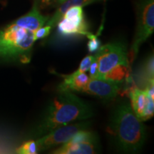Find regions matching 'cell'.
I'll use <instances>...</instances> for the list:
<instances>
[{"label":"cell","instance_id":"44dd1931","mask_svg":"<svg viewBox=\"0 0 154 154\" xmlns=\"http://www.w3.org/2000/svg\"><path fill=\"white\" fill-rule=\"evenodd\" d=\"M51 1H52V0H42V7H45V6L49 5V4L51 2Z\"/></svg>","mask_w":154,"mask_h":154},{"label":"cell","instance_id":"9c48e42d","mask_svg":"<svg viewBox=\"0 0 154 154\" xmlns=\"http://www.w3.org/2000/svg\"><path fill=\"white\" fill-rule=\"evenodd\" d=\"M121 84L99 78H89L82 92L98 96L102 99H113L119 95Z\"/></svg>","mask_w":154,"mask_h":154},{"label":"cell","instance_id":"8992f818","mask_svg":"<svg viewBox=\"0 0 154 154\" xmlns=\"http://www.w3.org/2000/svg\"><path fill=\"white\" fill-rule=\"evenodd\" d=\"M99 152L97 134L88 129L79 131L66 143L49 152L53 154H94Z\"/></svg>","mask_w":154,"mask_h":154},{"label":"cell","instance_id":"5bb4252c","mask_svg":"<svg viewBox=\"0 0 154 154\" xmlns=\"http://www.w3.org/2000/svg\"><path fill=\"white\" fill-rule=\"evenodd\" d=\"M154 61L153 54H151L145 59L140 69V75L138 78L140 79V84L144 88L148 82L151 79H154Z\"/></svg>","mask_w":154,"mask_h":154},{"label":"cell","instance_id":"7c38bea8","mask_svg":"<svg viewBox=\"0 0 154 154\" xmlns=\"http://www.w3.org/2000/svg\"><path fill=\"white\" fill-rule=\"evenodd\" d=\"M101 1H105V0H55L56 3L60 5V6L55 11L53 16L49 17L47 22L46 23V25H49L53 28L60 20L65 11L73 6H80V7H84L92 3Z\"/></svg>","mask_w":154,"mask_h":154},{"label":"cell","instance_id":"e0dca14e","mask_svg":"<svg viewBox=\"0 0 154 154\" xmlns=\"http://www.w3.org/2000/svg\"><path fill=\"white\" fill-rule=\"evenodd\" d=\"M89 41H88L87 44L88 50L90 53H94L99 49V47L101 46V41L98 38V36L94 34H91L90 32L89 34L86 36Z\"/></svg>","mask_w":154,"mask_h":154},{"label":"cell","instance_id":"d6986e66","mask_svg":"<svg viewBox=\"0 0 154 154\" xmlns=\"http://www.w3.org/2000/svg\"><path fill=\"white\" fill-rule=\"evenodd\" d=\"M51 29H52V27L51 26H49V25H46L45 26H42V27L38 29L37 30L34 32V40L36 41V40L47 37L51 32Z\"/></svg>","mask_w":154,"mask_h":154},{"label":"cell","instance_id":"9a60e30c","mask_svg":"<svg viewBox=\"0 0 154 154\" xmlns=\"http://www.w3.org/2000/svg\"><path fill=\"white\" fill-rule=\"evenodd\" d=\"M128 66L119 65L109 71L101 79L122 84L125 79H128Z\"/></svg>","mask_w":154,"mask_h":154},{"label":"cell","instance_id":"52a82bcc","mask_svg":"<svg viewBox=\"0 0 154 154\" xmlns=\"http://www.w3.org/2000/svg\"><path fill=\"white\" fill-rule=\"evenodd\" d=\"M90 124L89 121H79L51 131L36 140L38 151H47L61 146L71 139V138L79 131L88 129Z\"/></svg>","mask_w":154,"mask_h":154},{"label":"cell","instance_id":"ac0fdd59","mask_svg":"<svg viewBox=\"0 0 154 154\" xmlns=\"http://www.w3.org/2000/svg\"><path fill=\"white\" fill-rule=\"evenodd\" d=\"M94 59H95L94 55H88L84 57L81 61L79 67L76 70L77 72L79 73H86V72H88Z\"/></svg>","mask_w":154,"mask_h":154},{"label":"cell","instance_id":"7a4b0ae2","mask_svg":"<svg viewBox=\"0 0 154 154\" xmlns=\"http://www.w3.org/2000/svg\"><path fill=\"white\" fill-rule=\"evenodd\" d=\"M106 132L116 149L125 153L139 151L146 141V127L127 101L121 102L113 111Z\"/></svg>","mask_w":154,"mask_h":154},{"label":"cell","instance_id":"8fae6325","mask_svg":"<svg viewBox=\"0 0 154 154\" xmlns=\"http://www.w3.org/2000/svg\"><path fill=\"white\" fill-rule=\"evenodd\" d=\"M59 76H62L63 80L57 87L58 91H71L82 92L90 78L86 73H79L77 71L72 73V74H60Z\"/></svg>","mask_w":154,"mask_h":154},{"label":"cell","instance_id":"4fadbf2b","mask_svg":"<svg viewBox=\"0 0 154 154\" xmlns=\"http://www.w3.org/2000/svg\"><path fill=\"white\" fill-rule=\"evenodd\" d=\"M128 97L130 99V104L135 114L138 119H140L144 109L146 106L149 99H152L148 96L143 88H134L128 92Z\"/></svg>","mask_w":154,"mask_h":154},{"label":"cell","instance_id":"3957f363","mask_svg":"<svg viewBox=\"0 0 154 154\" xmlns=\"http://www.w3.org/2000/svg\"><path fill=\"white\" fill-rule=\"evenodd\" d=\"M34 42V32L12 23L0 30V58L29 63Z\"/></svg>","mask_w":154,"mask_h":154},{"label":"cell","instance_id":"277c9868","mask_svg":"<svg viewBox=\"0 0 154 154\" xmlns=\"http://www.w3.org/2000/svg\"><path fill=\"white\" fill-rule=\"evenodd\" d=\"M153 31L154 0H138L136 33L128 53L129 62H134L141 45L152 35Z\"/></svg>","mask_w":154,"mask_h":154},{"label":"cell","instance_id":"ba28073f","mask_svg":"<svg viewBox=\"0 0 154 154\" xmlns=\"http://www.w3.org/2000/svg\"><path fill=\"white\" fill-rule=\"evenodd\" d=\"M57 32L61 37L87 36L90 33L84 19L83 7L73 6L65 11L57 23Z\"/></svg>","mask_w":154,"mask_h":154},{"label":"cell","instance_id":"2e32d148","mask_svg":"<svg viewBox=\"0 0 154 154\" xmlns=\"http://www.w3.org/2000/svg\"><path fill=\"white\" fill-rule=\"evenodd\" d=\"M38 152L36 140H30L24 142L16 150V153L19 154H36Z\"/></svg>","mask_w":154,"mask_h":154},{"label":"cell","instance_id":"5b68a950","mask_svg":"<svg viewBox=\"0 0 154 154\" xmlns=\"http://www.w3.org/2000/svg\"><path fill=\"white\" fill-rule=\"evenodd\" d=\"M98 63L95 78L101 79L114 67L119 65L129 66L128 52L126 45L120 42H111L101 46L94 55Z\"/></svg>","mask_w":154,"mask_h":154},{"label":"cell","instance_id":"ffe728a7","mask_svg":"<svg viewBox=\"0 0 154 154\" xmlns=\"http://www.w3.org/2000/svg\"><path fill=\"white\" fill-rule=\"evenodd\" d=\"M88 71H89L90 78H95L98 72V63L95 59H94V61L92 62L91 66H90V68L88 69Z\"/></svg>","mask_w":154,"mask_h":154},{"label":"cell","instance_id":"6da1fadb","mask_svg":"<svg viewBox=\"0 0 154 154\" xmlns=\"http://www.w3.org/2000/svg\"><path fill=\"white\" fill-rule=\"evenodd\" d=\"M91 106L71 91H59L49 102L36 128L35 135L41 137L55 128L93 116Z\"/></svg>","mask_w":154,"mask_h":154},{"label":"cell","instance_id":"30bf717a","mask_svg":"<svg viewBox=\"0 0 154 154\" xmlns=\"http://www.w3.org/2000/svg\"><path fill=\"white\" fill-rule=\"evenodd\" d=\"M49 19V16H44L40 12L37 2H34L32 9L27 14L19 17L13 22V24L19 27L35 32L38 29L42 27L44 24H46Z\"/></svg>","mask_w":154,"mask_h":154}]
</instances>
